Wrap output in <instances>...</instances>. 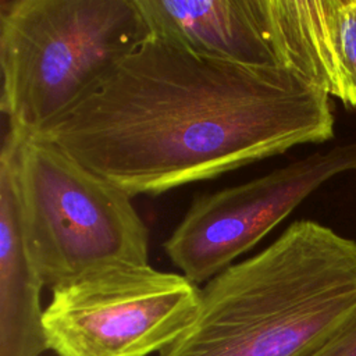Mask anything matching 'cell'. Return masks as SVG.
Listing matches in <instances>:
<instances>
[{"instance_id": "cell-1", "label": "cell", "mask_w": 356, "mask_h": 356, "mask_svg": "<svg viewBox=\"0 0 356 356\" xmlns=\"http://www.w3.org/2000/svg\"><path fill=\"white\" fill-rule=\"evenodd\" d=\"M334 127L330 96L298 74L218 60L147 33L32 135L134 197L327 142Z\"/></svg>"}, {"instance_id": "cell-2", "label": "cell", "mask_w": 356, "mask_h": 356, "mask_svg": "<svg viewBox=\"0 0 356 356\" xmlns=\"http://www.w3.org/2000/svg\"><path fill=\"white\" fill-rule=\"evenodd\" d=\"M356 314V241L312 220L200 288L197 313L159 356H307Z\"/></svg>"}, {"instance_id": "cell-3", "label": "cell", "mask_w": 356, "mask_h": 356, "mask_svg": "<svg viewBox=\"0 0 356 356\" xmlns=\"http://www.w3.org/2000/svg\"><path fill=\"white\" fill-rule=\"evenodd\" d=\"M146 36L135 0H1L0 108L8 127L39 132Z\"/></svg>"}, {"instance_id": "cell-4", "label": "cell", "mask_w": 356, "mask_h": 356, "mask_svg": "<svg viewBox=\"0 0 356 356\" xmlns=\"http://www.w3.org/2000/svg\"><path fill=\"white\" fill-rule=\"evenodd\" d=\"M1 150L13 164L25 243L44 286L149 264V231L132 196L36 135L8 127Z\"/></svg>"}, {"instance_id": "cell-5", "label": "cell", "mask_w": 356, "mask_h": 356, "mask_svg": "<svg viewBox=\"0 0 356 356\" xmlns=\"http://www.w3.org/2000/svg\"><path fill=\"white\" fill-rule=\"evenodd\" d=\"M43 330L57 356H149L193 321L200 286L150 264L100 270L50 289Z\"/></svg>"}, {"instance_id": "cell-6", "label": "cell", "mask_w": 356, "mask_h": 356, "mask_svg": "<svg viewBox=\"0 0 356 356\" xmlns=\"http://www.w3.org/2000/svg\"><path fill=\"white\" fill-rule=\"evenodd\" d=\"M356 172V142L316 152L271 172L197 196L164 241L170 261L196 285L234 264L337 175Z\"/></svg>"}, {"instance_id": "cell-7", "label": "cell", "mask_w": 356, "mask_h": 356, "mask_svg": "<svg viewBox=\"0 0 356 356\" xmlns=\"http://www.w3.org/2000/svg\"><path fill=\"white\" fill-rule=\"evenodd\" d=\"M278 68L356 108V0H263Z\"/></svg>"}, {"instance_id": "cell-8", "label": "cell", "mask_w": 356, "mask_h": 356, "mask_svg": "<svg viewBox=\"0 0 356 356\" xmlns=\"http://www.w3.org/2000/svg\"><path fill=\"white\" fill-rule=\"evenodd\" d=\"M43 280L28 252L13 164L0 153V356L47 350L40 293Z\"/></svg>"}, {"instance_id": "cell-9", "label": "cell", "mask_w": 356, "mask_h": 356, "mask_svg": "<svg viewBox=\"0 0 356 356\" xmlns=\"http://www.w3.org/2000/svg\"><path fill=\"white\" fill-rule=\"evenodd\" d=\"M307 356H356V314L325 343Z\"/></svg>"}]
</instances>
